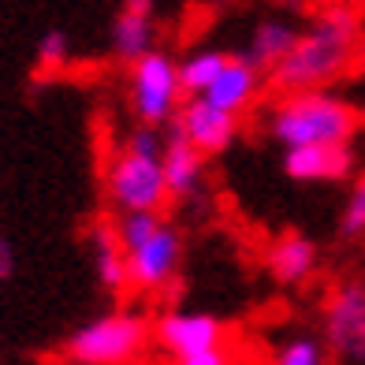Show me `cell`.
<instances>
[{
    "mask_svg": "<svg viewBox=\"0 0 365 365\" xmlns=\"http://www.w3.org/2000/svg\"><path fill=\"white\" fill-rule=\"evenodd\" d=\"M358 11L351 8H331L313 23L309 34H302L291 53L272 68V86L291 90V93H313L317 86L331 82L346 71L358 45Z\"/></svg>",
    "mask_w": 365,
    "mask_h": 365,
    "instance_id": "1",
    "label": "cell"
},
{
    "mask_svg": "<svg viewBox=\"0 0 365 365\" xmlns=\"http://www.w3.org/2000/svg\"><path fill=\"white\" fill-rule=\"evenodd\" d=\"M361 115L328 93H291L272 115L276 138H284L291 149L298 145H346L358 130Z\"/></svg>",
    "mask_w": 365,
    "mask_h": 365,
    "instance_id": "2",
    "label": "cell"
},
{
    "mask_svg": "<svg viewBox=\"0 0 365 365\" xmlns=\"http://www.w3.org/2000/svg\"><path fill=\"white\" fill-rule=\"evenodd\" d=\"M145 339V324L138 317H108L86 331H78L71 343V354L82 365H112L130 358Z\"/></svg>",
    "mask_w": 365,
    "mask_h": 365,
    "instance_id": "3",
    "label": "cell"
},
{
    "mask_svg": "<svg viewBox=\"0 0 365 365\" xmlns=\"http://www.w3.org/2000/svg\"><path fill=\"white\" fill-rule=\"evenodd\" d=\"M108 182H112V197H115V202L127 205V209H135V212H153L164 202V194H168L160 164L153 157H145V153H135V149L115 160Z\"/></svg>",
    "mask_w": 365,
    "mask_h": 365,
    "instance_id": "4",
    "label": "cell"
},
{
    "mask_svg": "<svg viewBox=\"0 0 365 365\" xmlns=\"http://www.w3.org/2000/svg\"><path fill=\"white\" fill-rule=\"evenodd\" d=\"M328 339L339 354L361 361L365 358V287L361 284H346L331 294L328 302Z\"/></svg>",
    "mask_w": 365,
    "mask_h": 365,
    "instance_id": "5",
    "label": "cell"
},
{
    "mask_svg": "<svg viewBox=\"0 0 365 365\" xmlns=\"http://www.w3.org/2000/svg\"><path fill=\"white\" fill-rule=\"evenodd\" d=\"M135 93L138 112L145 120H164L175 97V71L164 56H142L135 68Z\"/></svg>",
    "mask_w": 365,
    "mask_h": 365,
    "instance_id": "6",
    "label": "cell"
},
{
    "mask_svg": "<svg viewBox=\"0 0 365 365\" xmlns=\"http://www.w3.org/2000/svg\"><path fill=\"white\" fill-rule=\"evenodd\" d=\"M179 135L187 138L194 149H205V153H212V149H224V145L231 142V135H235V115L212 108L209 101H194V105L182 108Z\"/></svg>",
    "mask_w": 365,
    "mask_h": 365,
    "instance_id": "7",
    "label": "cell"
},
{
    "mask_svg": "<svg viewBox=\"0 0 365 365\" xmlns=\"http://www.w3.org/2000/svg\"><path fill=\"white\" fill-rule=\"evenodd\" d=\"M354 153L346 145H298L287 153V175L294 179H343Z\"/></svg>",
    "mask_w": 365,
    "mask_h": 365,
    "instance_id": "8",
    "label": "cell"
},
{
    "mask_svg": "<svg viewBox=\"0 0 365 365\" xmlns=\"http://www.w3.org/2000/svg\"><path fill=\"white\" fill-rule=\"evenodd\" d=\"M160 339H164V346H172L182 358L205 354V351H217L220 324L209 321V317H164L160 321Z\"/></svg>",
    "mask_w": 365,
    "mask_h": 365,
    "instance_id": "9",
    "label": "cell"
},
{
    "mask_svg": "<svg viewBox=\"0 0 365 365\" xmlns=\"http://www.w3.org/2000/svg\"><path fill=\"white\" fill-rule=\"evenodd\" d=\"M172 261H175V235L160 227L145 246H138V250L130 254V279H135L138 287H153L172 272Z\"/></svg>",
    "mask_w": 365,
    "mask_h": 365,
    "instance_id": "10",
    "label": "cell"
},
{
    "mask_svg": "<svg viewBox=\"0 0 365 365\" xmlns=\"http://www.w3.org/2000/svg\"><path fill=\"white\" fill-rule=\"evenodd\" d=\"M254 86H257V71L250 68L246 60H227V68L217 75V82L205 90L209 97L205 101L212 105V108H220V112H235V108H242L246 101H250V93H254Z\"/></svg>",
    "mask_w": 365,
    "mask_h": 365,
    "instance_id": "11",
    "label": "cell"
},
{
    "mask_svg": "<svg viewBox=\"0 0 365 365\" xmlns=\"http://www.w3.org/2000/svg\"><path fill=\"white\" fill-rule=\"evenodd\" d=\"M313 261H317V250H313V242L298 239V235L279 239V242L272 246V254H269L272 272H276V279H284V284H294V279H302V276L313 269Z\"/></svg>",
    "mask_w": 365,
    "mask_h": 365,
    "instance_id": "12",
    "label": "cell"
},
{
    "mask_svg": "<svg viewBox=\"0 0 365 365\" xmlns=\"http://www.w3.org/2000/svg\"><path fill=\"white\" fill-rule=\"evenodd\" d=\"M298 41V34L291 26H284V23H264V26H257V34H254V48H250V68L257 71V68H276L279 60H284L287 53H291V45Z\"/></svg>",
    "mask_w": 365,
    "mask_h": 365,
    "instance_id": "13",
    "label": "cell"
},
{
    "mask_svg": "<svg viewBox=\"0 0 365 365\" xmlns=\"http://www.w3.org/2000/svg\"><path fill=\"white\" fill-rule=\"evenodd\" d=\"M197 149L187 142L175 130V138H172V145H168V160H164V187L168 190H175V194H187V190H194V179H197Z\"/></svg>",
    "mask_w": 365,
    "mask_h": 365,
    "instance_id": "14",
    "label": "cell"
},
{
    "mask_svg": "<svg viewBox=\"0 0 365 365\" xmlns=\"http://www.w3.org/2000/svg\"><path fill=\"white\" fill-rule=\"evenodd\" d=\"M97 250H101V276L108 287L127 284V264L120 257V227H112L108 220L97 224Z\"/></svg>",
    "mask_w": 365,
    "mask_h": 365,
    "instance_id": "15",
    "label": "cell"
},
{
    "mask_svg": "<svg viewBox=\"0 0 365 365\" xmlns=\"http://www.w3.org/2000/svg\"><path fill=\"white\" fill-rule=\"evenodd\" d=\"M145 4H130L123 15H120V23H115V45H120V53L123 56H138L142 60V48L149 41V26H145Z\"/></svg>",
    "mask_w": 365,
    "mask_h": 365,
    "instance_id": "16",
    "label": "cell"
},
{
    "mask_svg": "<svg viewBox=\"0 0 365 365\" xmlns=\"http://www.w3.org/2000/svg\"><path fill=\"white\" fill-rule=\"evenodd\" d=\"M231 56H220V53H205L187 63V71H182V86L187 90H209L212 82H217V75L227 68Z\"/></svg>",
    "mask_w": 365,
    "mask_h": 365,
    "instance_id": "17",
    "label": "cell"
},
{
    "mask_svg": "<svg viewBox=\"0 0 365 365\" xmlns=\"http://www.w3.org/2000/svg\"><path fill=\"white\" fill-rule=\"evenodd\" d=\"M160 231V224H157V217L153 212H135L127 224H123V231H120V242H127V250L135 254L138 246H145L149 239H153Z\"/></svg>",
    "mask_w": 365,
    "mask_h": 365,
    "instance_id": "18",
    "label": "cell"
},
{
    "mask_svg": "<svg viewBox=\"0 0 365 365\" xmlns=\"http://www.w3.org/2000/svg\"><path fill=\"white\" fill-rule=\"evenodd\" d=\"M343 235H365V175L354 182L351 202L343 212Z\"/></svg>",
    "mask_w": 365,
    "mask_h": 365,
    "instance_id": "19",
    "label": "cell"
},
{
    "mask_svg": "<svg viewBox=\"0 0 365 365\" xmlns=\"http://www.w3.org/2000/svg\"><path fill=\"white\" fill-rule=\"evenodd\" d=\"M279 365H321V346L309 339H298L279 354Z\"/></svg>",
    "mask_w": 365,
    "mask_h": 365,
    "instance_id": "20",
    "label": "cell"
},
{
    "mask_svg": "<svg viewBox=\"0 0 365 365\" xmlns=\"http://www.w3.org/2000/svg\"><path fill=\"white\" fill-rule=\"evenodd\" d=\"M63 60V38L60 34H48L45 38V48H41V71H56Z\"/></svg>",
    "mask_w": 365,
    "mask_h": 365,
    "instance_id": "21",
    "label": "cell"
},
{
    "mask_svg": "<svg viewBox=\"0 0 365 365\" xmlns=\"http://www.w3.org/2000/svg\"><path fill=\"white\" fill-rule=\"evenodd\" d=\"M182 365H227V358L220 351H205V354H190L182 358Z\"/></svg>",
    "mask_w": 365,
    "mask_h": 365,
    "instance_id": "22",
    "label": "cell"
},
{
    "mask_svg": "<svg viewBox=\"0 0 365 365\" xmlns=\"http://www.w3.org/2000/svg\"><path fill=\"white\" fill-rule=\"evenodd\" d=\"M11 272V254H8V246H0V276H8Z\"/></svg>",
    "mask_w": 365,
    "mask_h": 365,
    "instance_id": "23",
    "label": "cell"
},
{
    "mask_svg": "<svg viewBox=\"0 0 365 365\" xmlns=\"http://www.w3.org/2000/svg\"><path fill=\"white\" fill-rule=\"evenodd\" d=\"M78 365H82V361H78Z\"/></svg>",
    "mask_w": 365,
    "mask_h": 365,
    "instance_id": "24",
    "label": "cell"
}]
</instances>
